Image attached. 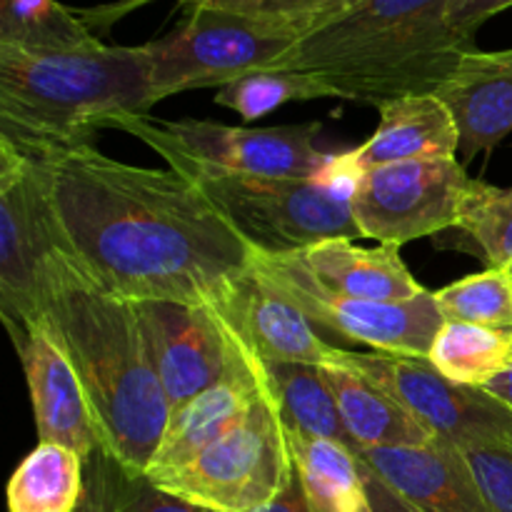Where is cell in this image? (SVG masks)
<instances>
[{"label": "cell", "instance_id": "obj_24", "mask_svg": "<svg viewBox=\"0 0 512 512\" xmlns=\"http://www.w3.org/2000/svg\"><path fill=\"white\" fill-rule=\"evenodd\" d=\"M258 363L290 433L335 440L353 450L320 365L265 363L260 358Z\"/></svg>", "mask_w": 512, "mask_h": 512}, {"label": "cell", "instance_id": "obj_25", "mask_svg": "<svg viewBox=\"0 0 512 512\" xmlns=\"http://www.w3.org/2000/svg\"><path fill=\"white\" fill-rule=\"evenodd\" d=\"M103 43L80 10L58 0H0V48L70 53Z\"/></svg>", "mask_w": 512, "mask_h": 512}, {"label": "cell", "instance_id": "obj_2", "mask_svg": "<svg viewBox=\"0 0 512 512\" xmlns=\"http://www.w3.org/2000/svg\"><path fill=\"white\" fill-rule=\"evenodd\" d=\"M40 320L68 353L100 433V453L145 473L173 410L150 365L133 300L50 245L40 265Z\"/></svg>", "mask_w": 512, "mask_h": 512}, {"label": "cell", "instance_id": "obj_31", "mask_svg": "<svg viewBox=\"0 0 512 512\" xmlns=\"http://www.w3.org/2000/svg\"><path fill=\"white\" fill-rule=\"evenodd\" d=\"M358 0H193L190 5H208V8L228 10V13L245 15L260 23L278 25L293 30L300 38L313 30L323 28L333 18L353 8Z\"/></svg>", "mask_w": 512, "mask_h": 512}, {"label": "cell", "instance_id": "obj_29", "mask_svg": "<svg viewBox=\"0 0 512 512\" xmlns=\"http://www.w3.org/2000/svg\"><path fill=\"white\" fill-rule=\"evenodd\" d=\"M455 230L463 233L465 248H473L488 268H512V188L475 180L460 205Z\"/></svg>", "mask_w": 512, "mask_h": 512}, {"label": "cell", "instance_id": "obj_21", "mask_svg": "<svg viewBox=\"0 0 512 512\" xmlns=\"http://www.w3.org/2000/svg\"><path fill=\"white\" fill-rule=\"evenodd\" d=\"M320 370L355 453L370 448H420L435 440V435L393 395L368 378L333 363L320 365Z\"/></svg>", "mask_w": 512, "mask_h": 512}, {"label": "cell", "instance_id": "obj_36", "mask_svg": "<svg viewBox=\"0 0 512 512\" xmlns=\"http://www.w3.org/2000/svg\"><path fill=\"white\" fill-rule=\"evenodd\" d=\"M255 512H313L308 505V498H305V490H303V483H300L298 470H295L290 485L283 490V495H280L275 503H270L268 508L255 510Z\"/></svg>", "mask_w": 512, "mask_h": 512}, {"label": "cell", "instance_id": "obj_16", "mask_svg": "<svg viewBox=\"0 0 512 512\" xmlns=\"http://www.w3.org/2000/svg\"><path fill=\"white\" fill-rule=\"evenodd\" d=\"M355 455L423 512H498L463 450L445 440L420 448H370Z\"/></svg>", "mask_w": 512, "mask_h": 512}, {"label": "cell", "instance_id": "obj_22", "mask_svg": "<svg viewBox=\"0 0 512 512\" xmlns=\"http://www.w3.org/2000/svg\"><path fill=\"white\" fill-rule=\"evenodd\" d=\"M288 430V428H285ZM293 463L313 512H373L360 458L343 443L290 433Z\"/></svg>", "mask_w": 512, "mask_h": 512}, {"label": "cell", "instance_id": "obj_15", "mask_svg": "<svg viewBox=\"0 0 512 512\" xmlns=\"http://www.w3.org/2000/svg\"><path fill=\"white\" fill-rule=\"evenodd\" d=\"M230 330H233L235 338V360L228 375L218 380L213 388L203 390L193 400H188L183 408L175 410L153 460L145 468V475L153 483L198 458L208 445H213L233 425H238L253 408L255 400L263 395L265 383L258 358L240 340L233 325H230Z\"/></svg>", "mask_w": 512, "mask_h": 512}, {"label": "cell", "instance_id": "obj_19", "mask_svg": "<svg viewBox=\"0 0 512 512\" xmlns=\"http://www.w3.org/2000/svg\"><path fill=\"white\" fill-rule=\"evenodd\" d=\"M380 123L360 148L350 150L358 170L405 160H458L460 133L438 93L403 95L380 103Z\"/></svg>", "mask_w": 512, "mask_h": 512}, {"label": "cell", "instance_id": "obj_3", "mask_svg": "<svg viewBox=\"0 0 512 512\" xmlns=\"http://www.w3.org/2000/svg\"><path fill=\"white\" fill-rule=\"evenodd\" d=\"M158 103L143 45L70 53L0 48V143L23 155L88 145Z\"/></svg>", "mask_w": 512, "mask_h": 512}, {"label": "cell", "instance_id": "obj_30", "mask_svg": "<svg viewBox=\"0 0 512 512\" xmlns=\"http://www.w3.org/2000/svg\"><path fill=\"white\" fill-rule=\"evenodd\" d=\"M445 323H468L512 333V275L488 268L433 293Z\"/></svg>", "mask_w": 512, "mask_h": 512}, {"label": "cell", "instance_id": "obj_27", "mask_svg": "<svg viewBox=\"0 0 512 512\" xmlns=\"http://www.w3.org/2000/svg\"><path fill=\"white\" fill-rule=\"evenodd\" d=\"M80 512H210L168 490L158 488L145 473L123 468L105 453L85 465V498Z\"/></svg>", "mask_w": 512, "mask_h": 512}, {"label": "cell", "instance_id": "obj_8", "mask_svg": "<svg viewBox=\"0 0 512 512\" xmlns=\"http://www.w3.org/2000/svg\"><path fill=\"white\" fill-rule=\"evenodd\" d=\"M125 133L143 140L175 170H213L243 178H313L335 153L315 145L320 123L235 128L213 120H155L150 115L125 123Z\"/></svg>", "mask_w": 512, "mask_h": 512}, {"label": "cell", "instance_id": "obj_4", "mask_svg": "<svg viewBox=\"0 0 512 512\" xmlns=\"http://www.w3.org/2000/svg\"><path fill=\"white\" fill-rule=\"evenodd\" d=\"M450 0H358L305 35L283 68L318 75L335 98L375 105L435 93L475 38L448 20Z\"/></svg>", "mask_w": 512, "mask_h": 512}, {"label": "cell", "instance_id": "obj_26", "mask_svg": "<svg viewBox=\"0 0 512 512\" xmlns=\"http://www.w3.org/2000/svg\"><path fill=\"white\" fill-rule=\"evenodd\" d=\"M510 355V330L468 323H443L433 345H430L428 363L453 383L485 388L495 375L508 368Z\"/></svg>", "mask_w": 512, "mask_h": 512}, {"label": "cell", "instance_id": "obj_34", "mask_svg": "<svg viewBox=\"0 0 512 512\" xmlns=\"http://www.w3.org/2000/svg\"><path fill=\"white\" fill-rule=\"evenodd\" d=\"M360 470H363L365 478V488H368V500H370V510L373 512H423L420 508H415L405 495H400L398 490L390 488L373 468L360 460Z\"/></svg>", "mask_w": 512, "mask_h": 512}, {"label": "cell", "instance_id": "obj_32", "mask_svg": "<svg viewBox=\"0 0 512 512\" xmlns=\"http://www.w3.org/2000/svg\"><path fill=\"white\" fill-rule=\"evenodd\" d=\"M480 488L498 512H512V440L493 448L463 450Z\"/></svg>", "mask_w": 512, "mask_h": 512}, {"label": "cell", "instance_id": "obj_5", "mask_svg": "<svg viewBox=\"0 0 512 512\" xmlns=\"http://www.w3.org/2000/svg\"><path fill=\"white\" fill-rule=\"evenodd\" d=\"M193 178L235 228L268 253H293L333 238L355 240L353 188L360 170L348 153L313 178H243L213 170H180Z\"/></svg>", "mask_w": 512, "mask_h": 512}, {"label": "cell", "instance_id": "obj_39", "mask_svg": "<svg viewBox=\"0 0 512 512\" xmlns=\"http://www.w3.org/2000/svg\"><path fill=\"white\" fill-rule=\"evenodd\" d=\"M510 363H512V355H510Z\"/></svg>", "mask_w": 512, "mask_h": 512}, {"label": "cell", "instance_id": "obj_7", "mask_svg": "<svg viewBox=\"0 0 512 512\" xmlns=\"http://www.w3.org/2000/svg\"><path fill=\"white\" fill-rule=\"evenodd\" d=\"M300 35L228 10L190 5L185 23L163 38L143 43L155 98L198 88H223L268 68H283Z\"/></svg>", "mask_w": 512, "mask_h": 512}, {"label": "cell", "instance_id": "obj_37", "mask_svg": "<svg viewBox=\"0 0 512 512\" xmlns=\"http://www.w3.org/2000/svg\"><path fill=\"white\" fill-rule=\"evenodd\" d=\"M485 390L493 393L498 400H503L508 408H512V363L503 370V373L495 375V378L485 385Z\"/></svg>", "mask_w": 512, "mask_h": 512}, {"label": "cell", "instance_id": "obj_28", "mask_svg": "<svg viewBox=\"0 0 512 512\" xmlns=\"http://www.w3.org/2000/svg\"><path fill=\"white\" fill-rule=\"evenodd\" d=\"M335 98L333 88L318 75L290 68H268L233 80L215 90V103L245 120H258L288 103Z\"/></svg>", "mask_w": 512, "mask_h": 512}, {"label": "cell", "instance_id": "obj_11", "mask_svg": "<svg viewBox=\"0 0 512 512\" xmlns=\"http://www.w3.org/2000/svg\"><path fill=\"white\" fill-rule=\"evenodd\" d=\"M470 183L460 160H405L360 170L350 198L360 238L403 248L455 228Z\"/></svg>", "mask_w": 512, "mask_h": 512}, {"label": "cell", "instance_id": "obj_20", "mask_svg": "<svg viewBox=\"0 0 512 512\" xmlns=\"http://www.w3.org/2000/svg\"><path fill=\"white\" fill-rule=\"evenodd\" d=\"M293 258L330 293L373 303H405L428 290L400 258V248H358L353 240L333 238L293 250Z\"/></svg>", "mask_w": 512, "mask_h": 512}, {"label": "cell", "instance_id": "obj_17", "mask_svg": "<svg viewBox=\"0 0 512 512\" xmlns=\"http://www.w3.org/2000/svg\"><path fill=\"white\" fill-rule=\"evenodd\" d=\"M245 345L265 363H333L338 348L325 343L318 325L283 293L250 270L218 310Z\"/></svg>", "mask_w": 512, "mask_h": 512}, {"label": "cell", "instance_id": "obj_9", "mask_svg": "<svg viewBox=\"0 0 512 512\" xmlns=\"http://www.w3.org/2000/svg\"><path fill=\"white\" fill-rule=\"evenodd\" d=\"M333 365H343L393 395L435 440L460 450L493 448L512 440V408L485 388L453 383L425 358L338 348Z\"/></svg>", "mask_w": 512, "mask_h": 512}, {"label": "cell", "instance_id": "obj_1", "mask_svg": "<svg viewBox=\"0 0 512 512\" xmlns=\"http://www.w3.org/2000/svg\"><path fill=\"white\" fill-rule=\"evenodd\" d=\"M23 158L53 243L133 303L220 310L253 270L258 245L180 170L120 163L93 143Z\"/></svg>", "mask_w": 512, "mask_h": 512}, {"label": "cell", "instance_id": "obj_18", "mask_svg": "<svg viewBox=\"0 0 512 512\" xmlns=\"http://www.w3.org/2000/svg\"><path fill=\"white\" fill-rule=\"evenodd\" d=\"M435 93L453 113L460 133L458 160L468 165L512 133V48L470 50Z\"/></svg>", "mask_w": 512, "mask_h": 512}, {"label": "cell", "instance_id": "obj_10", "mask_svg": "<svg viewBox=\"0 0 512 512\" xmlns=\"http://www.w3.org/2000/svg\"><path fill=\"white\" fill-rule=\"evenodd\" d=\"M253 270L278 293L293 300L318 328L330 330L353 343L370 345L375 353L428 360L430 345L440 325L445 323L430 290L405 303L353 300L323 288L293 258V253H268L260 248Z\"/></svg>", "mask_w": 512, "mask_h": 512}, {"label": "cell", "instance_id": "obj_13", "mask_svg": "<svg viewBox=\"0 0 512 512\" xmlns=\"http://www.w3.org/2000/svg\"><path fill=\"white\" fill-rule=\"evenodd\" d=\"M135 310L150 365L173 413L228 375L235 360V338L213 308L140 300Z\"/></svg>", "mask_w": 512, "mask_h": 512}, {"label": "cell", "instance_id": "obj_33", "mask_svg": "<svg viewBox=\"0 0 512 512\" xmlns=\"http://www.w3.org/2000/svg\"><path fill=\"white\" fill-rule=\"evenodd\" d=\"M512 8V0H450L448 20L455 30L475 38L480 25Z\"/></svg>", "mask_w": 512, "mask_h": 512}, {"label": "cell", "instance_id": "obj_38", "mask_svg": "<svg viewBox=\"0 0 512 512\" xmlns=\"http://www.w3.org/2000/svg\"><path fill=\"white\" fill-rule=\"evenodd\" d=\"M508 273H510V275H512V268H510V270H508Z\"/></svg>", "mask_w": 512, "mask_h": 512}, {"label": "cell", "instance_id": "obj_12", "mask_svg": "<svg viewBox=\"0 0 512 512\" xmlns=\"http://www.w3.org/2000/svg\"><path fill=\"white\" fill-rule=\"evenodd\" d=\"M53 245L30 163L0 143V318L13 348L40 323V265Z\"/></svg>", "mask_w": 512, "mask_h": 512}, {"label": "cell", "instance_id": "obj_14", "mask_svg": "<svg viewBox=\"0 0 512 512\" xmlns=\"http://www.w3.org/2000/svg\"><path fill=\"white\" fill-rule=\"evenodd\" d=\"M33 405L38 443L65 445L88 460L100 450V433L83 383L53 330L40 320L15 345Z\"/></svg>", "mask_w": 512, "mask_h": 512}, {"label": "cell", "instance_id": "obj_23", "mask_svg": "<svg viewBox=\"0 0 512 512\" xmlns=\"http://www.w3.org/2000/svg\"><path fill=\"white\" fill-rule=\"evenodd\" d=\"M85 498V463L65 445L38 443L8 483V512H75Z\"/></svg>", "mask_w": 512, "mask_h": 512}, {"label": "cell", "instance_id": "obj_35", "mask_svg": "<svg viewBox=\"0 0 512 512\" xmlns=\"http://www.w3.org/2000/svg\"><path fill=\"white\" fill-rule=\"evenodd\" d=\"M145 3H150V0H120V3L103 5V8L80 10V15H83L85 23H88L90 28H108V25H113L120 15L130 13V10L140 8V5H145ZM178 3L188 5V3H193V0H178Z\"/></svg>", "mask_w": 512, "mask_h": 512}, {"label": "cell", "instance_id": "obj_6", "mask_svg": "<svg viewBox=\"0 0 512 512\" xmlns=\"http://www.w3.org/2000/svg\"><path fill=\"white\" fill-rule=\"evenodd\" d=\"M293 475L288 430L265 383L263 395L238 425L155 485L210 512H255L275 503Z\"/></svg>", "mask_w": 512, "mask_h": 512}]
</instances>
